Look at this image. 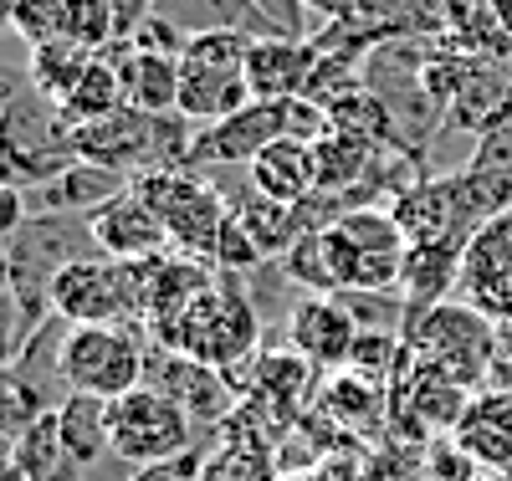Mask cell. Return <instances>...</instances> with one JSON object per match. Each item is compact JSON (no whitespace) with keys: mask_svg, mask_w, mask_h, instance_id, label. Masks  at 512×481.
I'll return each mask as SVG.
<instances>
[{"mask_svg":"<svg viewBox=\"0 0 512 481\" xmlns=\"http://www.w3.org/2000/svg\"><path fill=\"white\" fill-rule=\"evenodd\" d=\"M149 338L159 348H169V354H185L195 364L236 374L241 364H251L256 354H262V348H256L262 343V318H256L241 277L216 267V282H210L180 318H169Z\"/></svg>","mask_w":512,"mask_h":481,"instance_id":"1","label":"cell"},{"mask_svg":"<svg viewBox=\"0 0 512 481\" xmlns=\"http://www.w3.org/2000/svg\"><path fill=\"white\" fill-rule=\"evenodd\" d=\"M405 354L425 369H436L441 379L461 384V389H487L492 379V348H497V323L487 313H477L472 302H441L425 318H410L400 328Z\"/></svg>","mask_w":512,"mask_h":481,"instance_id":"2","label":"cell"},{"mask_svg":"<svg viewBox=\"0 0 512 481\" xmlns=\"http://www.w3.org/2000/svg\"><path fill=\"white\" fill-rule=\"evenodd\" d=\"M149 348L134 323H88L62 333V384L67 395H98V400H123L149 379Z\"/></svg>","mask_w":512,"mask_h":481,"instance_id":"3","label":"cell"},{"mask_svg":"<svg viewBox=\"0 0 512 481\" xmlns=\"http://www.w3.org/2000/svg\"><path fill=\"white\" fill-rule=\"evenodd\" d=\"M246 31H200L180 52V118L190 123H221L226 113L251 103L246 82Z\"/></svg>","mask_w":512,"mask_h":481,"instance_id":"4","label":"cell"},{"mask_svg":"<svg viewBox=\"0 0 512 481\" xmlns=\"http://www.w3.org/2000/svg\"><path fill=\"white\" fill-rule=\"evenodd\" d=\"M134 195L164 221L175 251H190V256H216V241H221V226L231 221V200L200 180L190 164H175V169H149L134 180ZM216 267V261H210Z\"/></svg>","mask_w":512,"mask_h":481,"instance_id":"5","label":"cell"},{"mask_svg":"<svg viewBox=\"0 0 512 481\" xmlns=\"http://www.w3.org/2000/svg\"><path fill=\"white\" fill-rule=\"evenodd\" d=\"M0 154H6L16 180L31 185V190L52 185L62 169H72L82 159L77 154V128L67 123V113L52 98H41L31 82L16 93V103L0 113Z\"/></svg>","mask_w":512,"mask_h":481,"instance_id":"6","label":"cell"},{"mask_svg":"<svg viewBox=\"0 0 512 481\" xmlns=\"http://www.w3.org/2000/svg\"><path fill=\"white\" fill-rule=\"evenodd\" d=\"M52 313L67 328L144 323V261H113L103 251L72 261L52 287Z\"/></svg>","mask_w":512,"mask_h":481,"instance_id":"7","label":"cell"},{"mask_svg":"<svg viewBox=\"0 0 512 481\" xmlns=\"http://www.w3.org/2000/svg\"><path fill=\"white\" fill-rule=\"evenodd\" d=\"M195 420L175 395H164L159 384H139L134 395L113 400V456L134 471L180 461L195 446Z\"/></svg>","mask_w":512,"mask_h":481,"instance_id":"8","label":"cell"},{"mask_svg":"<svg viewBox=\"0 0 512 481\" xmlns=\"http://www.w3.org/2000/svg\"><path fill=\"white\" fill-rule=\"evenodd\" d=\"M333 226H338V236L349 241V256H354V287L349 292H369V297L400 292L410 241L395 226L390 210L384 205H359V210H344Z\"/></svg>","mask_w":512,"mask_h":481,"instance_id":"9","label":"cell"},{"mask_svg":"<svg viewBox=\"0 0 512 481\" xmlns=\"http://www.w3.org/2000/svg\"><path fill=\"white\" fill-rule=\"evenodd\" d=\"M461 302L492 323H512V210H497L461 246Z\"/></svg>","mask_w":512,"mask_h":481,"instance_id":"10","label":"cell"},{"mask_svg":"<svg viewBox=\"0 0 512 481\" xmlns=\"http://www.w3.org/2000/svg\"><path fill=\"white\" fill-rule=\"evenodd\" d=\"M359 318L349 308V297H318L303 292L287 313V348L303 354L318 374H338L349 369L354 359V343H359Z\"/></svg>","mask_w":512,"mask_h":481,"instance_id":"11","label":"cell"},{"mask_svg":"<svg viewBox=\"0 0 512 481\" xmlns=\"http://www.w3.org/2000/svg\"><path fill=\"white\" fill-rule=\"evenodd\" d=\"M277 139H287V103H246L226 113L221 123H200L190 144V169L195 164H236L251 169Z\"/></svg>","mask_w":512,"mask_h":481,"instance_id":"12","label":"cell"},{"mask_svg":"<svg viewBox=\"0 0 512 481\" xmlns=\"http://www.w3.org/2000/svg\"><path fill=\"white\" fill-rule=\"evenodd\" d=\"M236 384L251 410H267L272 420L287 425L303 415L313 384H318V369L303 354H292V348H267V354H256L246 364V374H236Z\"/></svg>","mask_w":512,"mask_h":481,"instance_id":"13","label":"cell"},{"mask_svg":"<svg viewBox=\"0 0 512 481\" xmlns=\"http://www.w3.org/2000/svg\"><path fill=\"white\" fill-rule=\"evenodd\" d=\"M323 52L308 47L297 36H251L246 52V82L256 103H287V98H308V87L318 77Z\"/></svg>","mask_w":512,"mask_h":481,"instance_id":"14","label":"cell"},{"mask_svg":"<svg viewBox=\"0 0 512 481\" xmlns=\"http://www.w3.org/2000/svg\"><path fill=\"white\" fill-rule=\"evenodd\" d=\"M88 231H93V246L103 256H113V261H154L164 251H175L164 221L134 195V185H128L118 200H108L103 210H93Z\"/></svg>","mask_w":512,"mask_h":481,"instance_id":"15","label":"cell"},{"mask_svg":"<svg viewBox=\"0 0 512 481\" xmlns=\"http://www.w3.org/2000/svg\"><path fill=\"white\" fill-rule=\"evenodd\" d=\"M108 57L123 72V103L139 113H180V57L169 52H144L134 41H113Z\"/></svg>","mask_w":512,"mask_h":481,"instance_id":"16","label":"cell"},{"mask_svg":"<svg viewBox=\"0 0 512 481\" xmlns=\"http://www.w3.org/2000/svg\"><path fill=\"white\" fill-rule=\"evenodd\" d=\"M451 441L477 461V471H512V395L477 389Z\"/></svg>","mask_w":512,"mask_h":481,"instance_id":"17","label":"cell"},{"mask_svg":"<svg viewBox=\"0 0 512 481\" xmlns=\"http://www.w3.org/2000/svg\"><path fill=\"white\" fill-rule=\"evenodd\" d=\"M451 292H461V246H451V241L410 246L405 277H400L405 323L410 318H425L431 308H441V302H451Z\"/></svg>","mask_w":512,"mask_h":481,"instance_id":"18","label":"cell"},{"mask_svg":"<svg viewBox=\"0 0 512 481\" xmlns=\"http://www.w3.org/2000/svg\"><path fill=\"white\" fill-rule=\"evenodd\" d=\"M128 185V174L108 169V164H93V159H77L72 169H62L52 185L36 190V210L47 215H77V221H88L93 210H103L108 200H118Z\"/></svg>","mask_w":512,"mask_h":481,"instance_id":"19","label":"cell"},{"mask_svg":"<svg viewBox=\"0 0 512 481\" xmlns=\"http://www.w3.org/2000/svg\"><path fill=\"white\" fill-rule=\"evenodd\" d=\"M251 190H262L282 205H303L318 195V149L303 139H277L251 164Z\"/></svg>","mask_w":512,"mask_h":481,"instance_id":"20","label":"cell"},{"mask_svg":"<svg viewBox=\"0 0 512 481\" xmlns=\"http://www.w3.org/2000/svg\"><path fill=\"white\" fill-rule=\"evenodd\" d=\"M57 430H62V446L67 456L88 471L103 456H113V405L98 395H67L57 405Z\"/></svg>","mask_w":512,"mask_h":481,"instance_id":"21","label":"cell"},{"mask_svg":"<svg viewBox=\"0 0 512 481\" xmlns=\"http://www.w3.org/2000/svg\"><path fill=\"white\" fill-rule=\"evenodd\" d=\"M451 118L466 128V134H477V139L507 128L512 123V77L487 67V62H477L472 77H466V87L456 93V103H451Z\"/></svg>","mask_w":512,"mask_h":481,"instance_id":"22","label":"cell"},{"mask_svg":"<svg viewBox=\"0 0 512 481\" xmlns=\"http://www.w3.org/2000/svg\"><path fill=\"white\" fill-rule=\"evenodd\" d=\"M231 210H236V221L246 226V236L256 241L262 261H282L297 246V236L308 231L303 226V205H282V200H272L262 190H246L241 200H231Z\"/></svg>","mask_w":512,"mask_h":481,"instance_id":"23","label":"cell"},{"mask_svg":"<svg viewBox=\"0 0 512 481\" xmlns=\"http://www.w3.org/2000/svg\"><path fill=\"white\" fill-rule=\"evenodd\" d=\"M67 395H57L52 384H41L26 364H0V435H11V441H21V435L41 420L52 415Z\"/></svg>","mask_w":512,"mask_h":481,"instance_id":"24","label":"cell"},{"mask_svg":"<svg viewBox=\"0 0 512 481\" xmlns=\"http://www.w3.org/2000/svg\"><path fill=\"white\" fill-rule=\"evenodd\" d=\"M323 410L344 425V430H369V425H390V384H374L354 369H338L323 384Z\"/></svg>","mask_w":512,"mask_h":481,"instance_id":"25","label":"cell"},{"mask_svg":"<svg viewBox=\"0 0 512 481\" xmlns=\"http://www.w3.org/2000/svg\"><path fill=\"white\" fill-rule=\"evenodd\" d=\"M118 108H128L123 103V72H118V62L108 52H98L93 67L82 72V82L72 87V98L62 103V113H67L72 128H82V123H98V118H108Z\"/></svg>","mask_w":512,"mask_h":481,"instance_id":"26","label":"cell"},{"mask_svg":"<svg viewBox=\"0 0 512 481\" xmlns=\"http://www.w3.org/2000/svg\"><path fill=\"white\" fill-rule=\"evenodd\" d=\"M93 57H98V52L77 47V41H57V47H41V52H31L26 82L36 87L41 98H52V103L62 108V103L72 98V87L82 82V72L93 67Z\"/></svg>","mask_w":512,"mask_h":481,"instance_id":"27","label":"cell"},{"mask_svg":"<svg viewBox=\"0 0 512 481\" xmlns=\"http://www.w3.org/2000/svg\"><path fill=\"white\" fill-rule=\"evenodd\" d=\"M11 26H16V36L26 41L31 52L57 47V41H72V0H16Z\"/></svg>","mask_w":512,"mask_h":481,"instance_id":"28","label":"cell"},{"mask_svg":"<svg viewBox=\"0 0 512 481\" xmlns=\"http://www.w3.org/2000/svg\"><path fill=\"white\" fill-rule=\"evenodd\" d=\"M210 261H216V267L221 272H251V267H262V251H256V241L246 236V226L236 221V210H231V221L221 226V241H216V256H210Z\"/></svg>","mask_w":512,"mask_h":481,"instance_id":"29","label":"cell"},{"mask_svg":"<svg viewBox=\"0 0 512 481\" xmlns=\"http://www.w3.org/2000/svg\"><path fill=\"white\" fill-rule=\"evenodd\" d=\"M26 221V185H0V246H11Z\"/></svg>","mask_w":512,"mask_h":481,"instance_id":"30","label":"cell"},{"mask_svg":"<svg viewBox=\"0 0 512 481\" xmlns=\"http://www.w3.org/2000/svg\"><path fill=\"white\" fill-rule=\"evenodd\" d=\"M487 389L512 395V323H497V348H492V379Z\"/></svg>","mask_w":512,"mask_h":481,"instance_id":"31","label":"cell"},{"mask_svg":"<svg viewBox=\"0 0 512 481\" xmlns=\"http://www.w3.org/2000/svg\"><path fill=\"white\" fill-rule=\"evenodd\" d=\"M200 471H205V456L190 451V456H180V461H164V466L139 471L134 481H200Z\"/></svg>","mask_w":512,"mask_h":481,"instance_id":"32","label":"cell"},{"mask_svg":"<svg viewBox=\"0 0 512 481\" xmlns=\"http://www.w3.org/2000/svg\"><path fill=\"white\" fill-rule=\"evenodd\" d=\"M21 87H26V72H16L11 62H0V113H6V108L16 103Z\"/></svg>","mask_w":512,"mask_h":481,"instance_id":"33","label":"cell"},{"mask_svg":"<svg viewBox=\"0 0 512 481\" xmlns=\"http://www.w3.org/2000/svg\"><path fill=\"white\" fill-rule=\"evenodd\" d=\"M0 481H26V476H21V461H16V441H11V435H0Z\"/></svg>","mask_w":512,"mask_h":481,"instance_id":"34","label":"cell"},{"mask_svg":"<svg viewBox=\"0 0 512 481\" xmlns=\"http://www.w3.org/2000/svg\"><path fill=\"white\" fill-rule=\"evenodd\" d=\"M277 481H338V476H323V471H303V476H277Z\"/></svg>","mask_w":512,"mask_h":481,"instance_id":"35","label":"cell"},{"mask_svg":"<svg viewBox=\"0 0 512 481\" xmlns=\"http://www.w3.org/2000/svg\"><path fill=\"white\" fill-rule=\"evenodd\" d=\"M11 16H16V0H0V31L11 26Z\"/></svg>","mask_w":512,"mask_h":481,"instance_id":"36","label":"cell"},{"mask_svg":"<svg viewBox=\"0 0 512 481\" xmlns=\"http://www.w3.org/2000/svg\"><path fill=\"white\" fill-rule=\"evenodd\" d=\"M0 185H21L16 174H11V164H6V154H0Z\"/></svg>","mask_w":512,"mask_h":481,"instance_id":"37","label":"cell"}]
</instances>
